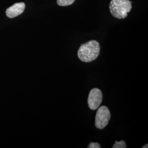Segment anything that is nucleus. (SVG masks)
Segmentation results:
<instances>
[{"instance_id": "nucleus-5", "label": "nucleus", "mask_w": 148, "mask_h": 148, "mask_svg": "<svg viewBox=\"0 0 148 148\" xmlns=\"http://www.w3.org/2000/svg\"><path fill=\"white\" fill-rule=\"evenodd\" d=\"M25 5L23 2L16 3L7 9L6 15L10 18H13L21 14L24 11Z\"/></svg>"}, {"instance_id": "nucleus-6", "label": "nucleus", "mask_w": 148, "mask_h": 148, "mask_svg": "<svg viewBox=\"0 0 148 148\" xmlns=\"http://www.w3.org/2000/svg\"><path fill=\"white\" fill-rule=\"evenodd\" d=\"M75 0H57V4L60 6H67L72 5Z\"/></svg>"}, {"instance_id": "nucleus-7", "label": "nucleus", "mask_w": 148, "mask_h": 148, "mask_svg": "<svg viewBox=\"0 0 148 148\" xmlns=\"http://www.w3.org/2000/svg\"><path fill=\"white\" fill-rule=\"evenodd\" d=\"M127 145L124 140H121L120 142H115V143L112 146V148H126Z\"/></svg>"}, {"instance_id": "nucleus-8", "label": "nucleus", "mask_w": 148, "mask_h": 148, "mask_svg": "<svg viewBox=\"0 0 148 148\" xmlns=\"http://www.w3.org/2000/svg\"><path fill=\"white\" fill-rule=\"evenodd\" d=\"M88 148H101V145L98 143H95V142H92L90 143L88 147Z\"/></svg>"}, {"instance_id": "nucleus-1", "label": "nucleus", "mask_w": 148, "mask_h": 148, "mask_svg": "<svg viewBox=\"0 0 148 148\" xmlns=\"http://www.w3.org/2000/svg\"><path fill=\"white\" fill-rule=\"evenodd\" d=\"M99 53V43L95 40H91L80 46L77 55L82 62L90 63L97 58Z\"/></svg>"}, {"instance_id": "nucleus-9", "label": "nucleus", "mask_w": 148, "mask_h": 148, "mask_svg": "<svg viewBox=\"0 0 148 148\" xmlns=\"http://www.w3.org/2000/svg\"><path fill=\"white\" fill-rule=\"evenodd\" d=\"M148 144H147V145H145V146H144V147H142V148H148Z\"/></svg>"}, {"instance_id": "nucleus-3", "label": "nucleus", "mask_w": 148, "mask_h": 148, "mask_svg": "<svg viewBox=\"0 0 148 148\" xmlns=\"http://www.w3.org/2000/svg\"><path fill=\"white\" fill-rule=\"evenodd\" d=\"M95 115V125L98 129H103L108 125L111 118V114L106 106L98 108Z\"/></svg>"}, {"instance_id": "nucleus-2", "label": "nucleus", "mask_w": 148, "mask_h": 148, "mask_svg": "<svg viewBox=\"0 0 148 148\" xmlns=\"http://www.w3.org/2000/svg\"><path fill=\"white\" fill-rule=\"evenodd\" d=\"M109 8L115 18L124 19L132 9V2L130 0H111Z\"/></svg>"}, {"instance_id": "nucleus-4", "label": "nucleus", "mask_w": 148, "mask_h": 148, "mask_svg": "<svg viewBox=\"0 0 148 148\" xmlns=\"http://www.w3.org/2000/svg\"><path fill=\"white\" fill-rule=\"evenodd\" d=\"M103 101L102 92L98 88H93L90 90L88 98V104L91 110H97L101 106Z\"/></svg>"}]
</instances>
